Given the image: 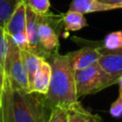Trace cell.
I'll use <instances>...</instances> for the list:
<instances>
[{
    "label": "cell",
    "instance_id": "cell-1",
    "mask_svg": "<svg viewBox=\"0 0 122 122\" xmlns=\"http://www.w3.org/2000/svg\"><path fill=\"white\" fill-rule=\"evenodd\" d=\"M51 112L44 94L18 88L5 75L0 122H48Z\"/></svg>",
    "mask_w": 122,
    "mask_h": 122
},
{
    "label": "cell",
    "instance_id": "cell-2",
    "mask_svg": "<svg viewBox=\"0 0 122 122\" xmlns=\"http://www.w3.org/2000/svg\"><path fill=\"white\" fill-rule=\"evenodd\" d=\"M51 66V76L46 102L51 110L55 107L68 108L78 101L74 70L68 53L61 54L58 50L52 51L49 58Z\"/></svg>",
    "mask_w": 122,
    "mask_h": 122
},
{
    "label": "cell",
    "instance_id": "cell-3",
    "mask_svg": "<svg viewBox=\"0 0 122 122\" xmlns=\"http://www.w3.org/2000/svg\"><path fill=\"white\" fill-rule=\"evenodd\" d=\"M77 97L98 92L111 86L110 76L103 71L98 62L74 71Z\"/></svg>",
    "mask_w": 122,
    "mask_h": 122
},
{
    "label": "cell",
    "instance_id": "cell-4",
    "mask_svg": "<svg viewBox=\"0 0 122 122\" xmlns=\"http://www.w3.org/2000/svg\"><path fill=\"white\" fill-rule=\"evenodd\" d=\"M7 35V54L5 60V75L11 81V83L21 88L27 92H30V84L28 79V74L22 60L21 50L14 43L12 37L6 33Z\"/></svg>",
    "mask_w": 122,
    "mask_h": 122
},
{
    "label": "cell",
    "instance_id": "cell-5",
    "mask_svg": "<svg viewBox=\"0 0 122 122\" xmlns=\"http://www.w3.org/2000/svg\"><path fill=\"white\" fill-rule=\"evenodd\" d=\"M72 40L77 43H83L84 45L77 51L68 52L74 71L87 68L98 61L101 52L97 48V42L87 41L78 37H72Z\"/></svg>",
    "mask_w": 122,
    "mask_h": 122
},
{
    "label": "cell",
    "instance_id": "cell-6",
    "mask_svg": "<svg viewBox=\"0 0 122 122\" xmlns=\"http://www.w3.org/2000/svg\"><path fill=\"white\" fill-rule=\"evenodd\" d=\"M26 33L29 44L28 50L48 60L51 55L42 48L38 36V14L28 7L26 10Z\"/></svg>",
    "mask_w": 122,
    "mask_h": 122
},
{
    "label": "cell",
    "instance_id": "cell-7",
    "mask_svg": "<svg viewBox=\"0 0 122 122\" xmlns=\"http://www.w3.org/2000/svg\"><path fill=\"white\" fill-rule=\"evenodd\" d=\"M97 62L110 76L111 86L117 84L119 77L122 75V55L115 53L101 54Z\"/></svg>",
    "mask_w": 122,
    "mask_h": 122
},
{
    "label": "cell",
    "instance_id": "cell-8",
    "mask_svg": "<svg viewBox=\"0 0 122 122\" xmlns=\"http://www.w3.org/2000/svg\"><path fill=\"white\" fill-rule=\"evenodd\" d=\"M51 76V63L44 58L41 61L35 72L32 87H31V92H36L38 93L45 95L48 92V90L50 87Z\"/></svg>",
    "mask_w": 122,
    "mask_h": 122
},
{
    "label": "cell",
    "instance_id": "cell-9",
    "mask_svg": "<svg viewBox=\"0 0 122 122\" xmlns=\"http://www.w3.org/2000/svg\"><path fill=\"white\" fill-rule=\"evenodd\" d=\"M26 10L27 7L24 2H21L15 9L4 30L10 36L26 31Z\"/></svg>",
    "mask_w": 122,
    "mask_h": 122
},
{
    "label": "cell",
    "instance_id": "cell-10",
    "mask_svg": "<svg viewBox=\"0 0 122 122\" xmlns=\"http://www.w3.org/2000/svg\"><path fill=\"white\" fill-rule=\"evenodd\" d=\"M119 9L116 6L104 4L98 0H72L70 5L69 10L79 11L83 14L96 12V11H105Z\"/></svg>",
    "mask_w": 122,
    "mask_h": 122
},
{
    "label": "cell",
    "instance_id": "cell-11",
    "mask_svg": "<svg viewBox=\"0 0 122 122\" xmlns=\"http://www.w3.org/2000/svg\"><path fill=\"white\" fill-rule=\"evenodd\" d=\"M67 109L69 122H101L98 115L87 111L79 101L71 105Z\"/></svg>",
    "mask_w": 122,
    "mask_h": 122
},
{
    "label": "cell",
    "instance_id": "cell-12",
    "mask_svg": "<svg viewBox=\"0 0 122 122\" xmlns=\"http://www.w3.org/2000/svg\"><path fill=\"white\" fill-rule=\"evenodd\" d=\"M21 56L22 60L28 74V79H29V84H30V90L31 92V87L33 83V78L35 75V72L41 63V61L44 59L42 56L31 52L29 50H21Z\"/></svg>",
    "mask_w": 122,
    "mask_h": 122
},
{
    "label": "cell",
    "instance_id": "cell-13",
    "mask_svg": "<svg viewBox=\"0 0 122 122\" xmlns=\"http://www.w3.org/2000/svg\"><path fill=\"white\" fill-rule=\"evenodd\" d=\"M63 25L67 31H76L88 26L83 13L75 10H68L63 13Z\"/></svg>",
    "mask_w": 122,
    "mask_h": 122
},
{
    "label": "cell",
    "instance_id": "cell-14",
    "mask_svg": "<svg viewBox=\"0 0 122 122\" xmlns=\"http://www.w3.org/2000/svg\"><path fill=\"white\" fill-rule=\"evenodd\" d=\"M23 2L22 0H0V27L5 28L10 17L18 7V5Z\"/></svg>",
    "mask_w": 122,
    "mask_h": 122
},
{
    "label": "cell",
    "instance_id": "cell-15",
    "mask_svg": "<svg viewBox=\"0 0 122 122\" xmlns=\"http://www.w3.org/2000/svg\"><path fill=\"white\" fill-rule=\"evenodd\" d=\"M98 45L99 47L109 51L122 48V30H117L107 34Z\"/></svg>",
    "mask_w": 122,
    "mask_h": 122
},
{
    "label": "cell",
    "instance_id": "cell-16",
    "mask_svg": "<svg viewBox=\"0 0 122 122\" xmlns=\"http://www.w3.org/2000/svg\"><path fill=\"white\" fill-rule=\"evenodd\" d=\"M25 5L37 14H46L50 10V0H22Z\"/></svg>",
    "mask_w": 122,
    "mask_h": 122
},
{
    "label": "cell",
    "instance_id": "cell-17",
    "mask_svg": "<svg viewBox=\"0 0 122 122\" xmlns=\"http://www.w3.org/2000/svg\"><path fill=\"white\" fill-rule=\"evenodd\" d=\"M48 122H69L68 109L64 107H55L51 110Z\"/></svg>",
    "mask_w": 122,
    "mask_h": 122
},
{
    "label": "cell",
    "instance_id": "cell-18",
    "mask_svg": "<svg viewBox=\"0 0 122 122\" xmlns=\"http://www.w3.org/2000/svg\"><path fill=\"white\" fill-rule=\"evenodd\" d=\"M110 113L114 118L122 117V91L119 90L117 98L112 103L110 107Z\"/></svg>",
    "mask_w": 122,
    "mask_h": 122
},
{
    "label": "cell",
    "instance_id": "cell-19",
    "mask_svg": "<svg viewBox=\"0 0 122 122\" xmlns=\"http://www.w3.org/2000/svg\"><path fill=\"white\" fill-rule=\"evenodd\" d=\"M7 35L6 31L3 28L0 27V63L1 65L5 66V60H6V54H7Z\"/></svg>",
    "mask_w": 122,
    "mask_h": 122
},
{
    "label": "cell",
    "instance_id": "cell-20",
    "mask_svg": "<svg viewBox=\"0 0 122 122\" xmlns=\"http://www.w3.org/2000/svg\"><path fill=\"white\" fill-rule=\"evenodd\" d=\"M14 43L19 47L20 50H28L29 44H28V37H27V33L25 32H21L18 34H15L13 36H11Z\"/></svg>",
    "mask_w": 122,
    "mask_h": 122
},
{
    "label": "cell",
    "instance_id": "cell-21",
    "mask_svg": "<svg viewBox=\"0 0 122 122\" xmlns=\"http://www.w3.org/2000/svg\"><path fill=\"white\" fill-rule=\"evenodd\" d=\"M99 42H97V48H98V50H99V51L101 52V54H108V53H115V54H120V55H122V48H120V49H116V50H111V51H109V50H105V49H103V48H101V47H99Z\"/></svg>",
    "mask_w": 122,
    "mask_h": 122
},
{
    "label": "cell",
    "instance_id": "cell-22",
    "mask_svg": "<svg viewBox=\"0 0 122 122\" xmlns=\"http://www.w3.org/2000/svg\"><path fill=\"white\" fill-rule=\"evenodd\" d=\"M98 1L101 3H104V4L116 6L119 9H122V0H98Z\"/></svg>",
    "mask_w": 122,
    "mask_h": 122
},
{
    "label": "cell",
    "instance_id": "cell-23",
    "mask_svg": "<svg viewBox=\"0 0 122 122\" xmlns=\"http://www.w3.org/2000/svg\"><path fill=\"white\" fill-rule=\"evenodd\" d=\"M4 77H5V71H4L3 66H2L1 63H0V88H1V89H2V87H3Z\"/></svg>",
    "mask_w": 122,
    "mask_h": 122
},
{
    "label": "cell",
    "instance_id": "cell-24",
    "mask_svg": "<svg viewBox=\"0 0 122 122\" xmlns=\"http://www.w3.org/2000/svg\"><path fill=\"white\" fill-rule=\"evenodd\" d=\"M117 84H118V86H119V90H121V91H122V75L119 77Z\"/></svg>",
    "mask_w": 122,
    "mask_h": 122
},
{
    "label": "cell",
    "instance_id": "cell-25",
    "mask_svg": "<svg viewBox=\"0 0 122 122\" xmlns=\"http://www.w3.org/2000/svg\"><path fill=\"white\" fill-rule=\"evenodd\" d=\"M1 94H2V89L0 88V100H1Z\"/></svg>",
    "mask_w": 122,
    "mask_h": 122
}]
</instances>
